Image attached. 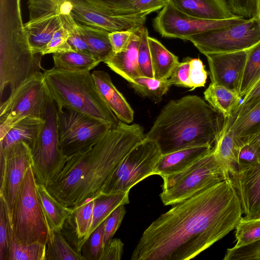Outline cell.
<instances>
[{
  "mask_svg": "<svg viewBox=\"0 0 260 260\" xmlns=\"http://www.w3.org/2000/svg\"><path fill=\"white\" fill-rule=\"evenodd\" d=\"M143 232L132 260H188L235 229L242 217L229 178L174 205Z\"/></svg>",
  "mask_w": 260,
  "mask_h": 260,
  "instance_id": "cell-1",
  "label": "cell"
},
{
  "mask_svg": "<svg viewBox=\"0 0 260 260\" xmlns=\"http://www.w3.org/2000/svg\"><path fill=\"white\" fill-rule=\"evenodd\" d=\"M144 138L139 124L119 120L95 144L67 157L46 189L59 203L72 209L96 198L124 157Z\"/></svg>",
  "mask_w": 260,
  "mask_h": 260,
  "instance_id": "cell-2",
  "label": "cell"
},
{
  "mask_svg": "<svg viewBox=\"0 0 260 260\" xmlns=\"http://www.w3.org/2000/svg\"><path fill=\"white\" fill-rule=\"evenodd\" d=\"M226 119L200 96L188 95L168 102L145 138L155 141L161 154L212 146Z\"/></svg>",
  "mask_w": 260,
  "mask_h": 260,
  "instance_id": "cell-3",
  "label": "cell"
},
{
  "mask_svg": "<svg viewBox=\"0 0 260 260\" xmlns=\"http://www.w3.org/2000/svg\"><path fill=\"white\" fill-rule=\"evenodd\" d=\"M31 50L22 23L20 0H1L0 95L41 72V57Z\"/></svg>",
  "mask_w": 260,
  "mask_h": 260,
  "instance_id": "cell-4",
  "label": "cell"
},
{
  "mask_svg": "<svg viewBox=\"0 0 260 260\" xmlns=\"http://www.w3.org/2000/svg\"><path fill=\"white\" fill-rule=\"evenodd\" d=\"M43 74L58 108L72 109L113 126L118 123L119 120L102 96L90 71L54 67Z\"/></svg>",
  "mask_w": 260,
  "mask_h": 260,
  "instance_id": "cell-5",
  "label": "cell"
},
{
  "mask_svg": "<svg viewBox=\"0 0 260 260\" xmlns=\"http://www.w3.org/2000/svg\"><path fill=\"white\" fill-rule=\"evenodd\" d=\"M9 219L15 237L21 243L47 244L50 231L32 167L27 169L18 188L9 209Z\"/></svg>",
  "mask_w": 260,
  "mask_h": 260,
  "instance_id": "cell-6",
  "label": "cell"
},
{
  "mask_svg": "<svg viewBox=\"0 0 260 260\" xmlns=\"http://www.w3.org/2000/svg\"><path fill=\"white\" fill-rule=\"evenodd\" d=\"M159 196L164 205H175L229 178L217 160L213 147L185 170L162 177Z\"/></svg>",
  "mask_w": 260,
  "mask_h": 260,
  "instance_id": "cell-7",
  "label": "cell"
},
{
  "mask_svg": "<svg viewBox=\"0 0 260 260\" xmlns=\"http://www.w3.org/2000/svg\"><path fill=\"white\" fill-rule=\"evenodd\" d=\"M52 100L43 73H37L22 82L1 104L0 139L25 117L44 119Z\"/></svg>",
  "mask_w": 260,
  "mask_h": 260,
  "instance_id": "cell-8",
  "label": "cell"
},
{
  "mask_svg": "<svg viewBox=\"0 0 260 260\" xmlns=\"http://www.w3.org/2000/svg\"><path fill=\"white\" fill-rule=\"evenodd\" d=\"M161 155L157 143L144 138L126 154L105 184L101 193L129 191L146 178L155 175Z\"/></svg>",
  "mask_w": 260,
  "mask_h": 260,
  "instance_id": "cell-9",
  "label": "cell"
},
{
  "mask_svg": "<svg viewBox=\"0 0 260 260\" xmlns=\"http://www.w3.org/2000/svg\"><path fill=\"white\" fill-rule=\"evenodd\" d=\"M57 110L56 104L51 100L47 107L44 124L30 147L33 160L32 168L37 183L45 186L60 171L67 158L59 146Z\"/></svg>",
  "mask_w": 260,
  "mask_h": 260,
  "instance_id": "cell-10",
  "label": "cell"
},
{
  "mask_svg": "<svg viewBox=\"0 0 260 260\" xmlns=\"http://www.w3.org/2000/svg\"><path fill=\"white\" fill-rule=\"evenodd\" d=\"M57 124L60 148L67 157L92 146L113 127L66 108H58Z\"/></svg>",
  "mask_w": 260,
  "mask_h": 260,
  "instance_id": "cell-11",
  "label": "cell"
},
{
  "mask_svg": "<svg viewBox=\"0 0 260 260\" xmlns=\"http://www.w3.org/2000/svg\"><path fill=\"white\" fill-rule=\"evenodd\" d=\"M187 40L204 55L248 50L260 42V23L252 17L241 23L193 35Z\"/></svg>",
  "mask_w": 260,
  "mask_h": 260,
  "instance_id": "cell-12",
  "label": "cell"
},
{
  "mask_svg": "<svg viewBox=\"0 0 260 260\" xmlns=\"http://www.w3.org/2000/svg\"><path fill=\"white\" fill-rule=\"evenodd\" d=\"M245 19L243 17L227 20L199 19L183 13L168 2L154 19L153 26L163 37L187 40L193 35L241 23Z\"/></svg>",
  "mask_w": 260,
  "mask_h": 260,
  "instance_id": "cell-13",
  "label": "cell"
},
{
  "mask_svg": "<svg viewBox=\"0 0 260 260\" xmlns=\"http://www.w3.org/2000/svg\"><path fill=\"white\" fill-rule=\"evenodd\" d=\"M71 14L79 24L103 29L110 32L134 30L144 26L150 12L129 15L115 16L106 12L89 0H69Z\"/></svg>",
  "mask_w": 260,
  "mask_h": 260,
  "instance_id": "cell-14",
  "label": "cell"
},
{
  "mask_svg": "<svg viewBox=\"0 0 260 260\" xmlns=\"http://www.w3.org/2000/svg\"><path fill=\"white\" fill-rule=\"evenodd\" d=\"M32 165L30 147L23 141L17 142L5 150L0 149V196L5 200L9 209L27 169Z\"/></svg>",
  "mask_w": 260,
  "mask_h": 260,
  "instance_id": "cell-15",
  "label": "cell"
},
{
  "mask_svg": "<svg viewBox=\"0 0 260 260\" xmlns=\"http://www.w3.org/2000/svg\"><path fill=\"white\" fill-rule=\"evenodd\" d=\"M248 50L205 55L211 82L239 94Z\"/></svg>",
  "mask_w": 260,
  "mask_h": 260,
  "instance_id": "cell-16",
  "label": "cell"
},
{
  "mask_svg": "<svg viewBox=\"0 0 260 260\" xmlns=\"http://www.w3.org/2000/svg\"><path fill=\"white\" fill-rule=\"evenodd\" d=\"M239 197L245 218H260V162L229 176Z\"/></svg>",
  "mask_w": 260,
  "mask_h": 260,
  "instance_id": "cell-17",
  "label": "cell"
},
{
  "mask_svg": "<svg viewBox=\"0 0 260 260\" xmlns=\"http://www.w3.org/2000/svg\"><path fill=\"white\" fill-rule=\"evenodd\" d=\"M94 199H88L73 209L72 215L66 220L61 232L74 249L81 253L82 248L90 236L92 221Z\"/></svg>",
  "mask_w": 260,
  "mask_h": 260,
  "instance_id": "cell-18",
  "label": "cell"
},
{
  "mask_svg": "<svg viewBox=\"0 0 260 260\" xmlns=\"http://www.w3.org/2000/svg\"><path fill=\"white\" fill-rule=\"evenodd\" d=\"M177 9L192 17L208 20L242 17L234 14L226 0H166Z\"/></svg>",
  "mask_w": 260,
  "mask_h": 260,
  "instance_id": "cell-19",
  "label": "cell"
},
{
  "mask_svg": "<svg viewBox=\"0 0 260 260\" xmlns=\"http://www.w3.org/2000/svg\"><path fill=\"white\" fill-rule=\"evenodd\" d=\"M91 75L105 101L119 120L131 123L134 119V111L122 93L112 82L109 74L101 70Z\"/></svg>",
  "mask_w": 260,
  "mask_h": 260,
  "instance_id": "cell-20",
  "label": "cell"
},
{
  "mask_svg": "<svg viewBox=\"0 0 260 260\" xmlns=\"http://www.w3.org/2000/svg\"><path fill=\"white\" fill-rule=\"evenodd\" d=\"M143 26L133 32L129 43L124 49L119 52L114 53L104 62L112 71L129 83L137 77L141 76L138 55Z\"/></svg>",
  "mask_w": 260,
  "mask_h": 260,
  "instance_id": "cell-21",
  "label": "cell"
},
{
  "mask_svg": "<svg viewBox=\"0 0 260 260\" xmlns=\"http://www.w3.org/2000/svg\"><path fill=\"white\" fill-rule=\"evenodd\" d=\"M212 148L211 146H196L161 154L155 175L163 177L181 172L209 152Z\"/></svg>",
  "mask_w": 260,
  "mask_h": 260,
  "instance_id": "cell-22",
  "label": "cell"
},
{
  "mask_svg": "<svg viewBox=\"0 0 260 260\" xmlns=\"http://www.w3.org/2000/svg\"><path fill=\"white\" fill-rule=\"evenodd\" d=\"M62 25L60 13H52L24 24L32 51L42 53L51 40L55 32Z\"/></svg>",
  "mask_w": 260,
  "mask_h": 260,
  "instance_id": "cell-23",
  "label": "cell"
},
{
  "mask_svg": "<svg viewBox=\"0 0 260 260\" xmlns=\"http://www.w3.org/2000/svg\"><path fill=\"white\" fill-rule=\"evenodd\" d=\"M232 118L226 119L213 147L214 152L217 160L229 177L238 169V154L240 148L237 139L230 129Z\"/></svg>",
  "mask_w": 260,
  "mask_h": 260,
  "instance_id": "cell-24",
  "label": "cell"
},
{
  "mask_svg": "<svg viewBox=\"0 0 260 260\" xmlns=\"http://www.w3.org/2000/svg\"><path fill=\"white\" fill-rule=\"evenodd\" d=\"M44 121V119L32 116L22 119L0 139V149L5 150L19 141H23L30 147L37 139Z\"/></svg>",
  "mask_w": 260,
  "mask_h": 260,
  "instance_id": "cell-25",
  "label": "cell"
},
{
  "mask_svg": "<svg viewBox=\"0 0 260 260\" xmlns=\"http://www.w3.org/2000/svg\"><path fill=\"white\" fill-rule=\"evenodd\" d=\"M204 95L207 103L225 119L231 118L235 115L242 99L238 93L212 82Z\"/></svg>",
  "mask_w": 260,
  "mask_h": 260,
  "instance_id": "cell-26",
  "label": "cell"
},
{
  "mask_svg": "<svg viewBox=\"0 0 260 260\" xmlns=\"http://www.w3.org/2000/svg\"><path fill=\"white\" fill-rule=\"evenodd\" d=\"M37 189L50 231L61 232L66 220L72 215L73 209L59 203L44 185L37 183Z\"/></svg>",
  "mask_w": 260,
  "mask_h": 260,
  "instance_id": "cell-27",
  "label": "cell"
},
{
  "mask_svg": "<svg viewBox=\"0 0 260 260\" xmlns=\"http://www.w3.org/2000/svg\"><path fill=\"white\" fill-rule=\"evenodd\" d=\"M154 78L167 80L179 63L178 57L169 51L159 41L148 37Z\"/></svg>",
  "mask_w": 260,
  "mask_h": 260,
  "instance_id": "cell-28",
  "label": "cell"
},
{
  "mask_svg": "<svg viewBox=\"0 0 260 260\" xmlns=\"http://www.w3.org/2000/svg\"><path fill=\"white\" fill-rule=\"evenodd\" d=\"M78 23L80 32L88 47L92 57L100 63L104 62L114 53L109 38L110 32Z\"/></svg>",
  "mask_w": 260,
  "mask_h": 260,
  "instance_id": "cell-29",
  "label": "cell"
},
{
  "mask_svg": "<svg viewBox=\"0 0 260 260\" xmlns=\"http://www.w3.org/2000/svg\"><path fill=\"white\" fill-rule=\"evenodd\" d=\"M230 129L240 145L250 137L260 131V100L247 111L235 114Z\"/></svg>",
  "mask_w": 260,
  "mask_h": 260,
  "instance_id": "cell-30",
  "label": "cell"
},
{
  "mask_svg": "<svg viewBox=\"0 0 260 260\" xmlns=\"http://www.w3.org/2000/svg\"><path fill=\"white\" fill-rule=\"evenodd\" d=\"M129 202L128 191L101 193L95 198L90 235L115 209L120 205L128 204Z\"/></svg>",
  "mask_w": 260,
  "mask_h": 260,
  "instance_id": "cell-31",
  "label": "cell"
},
{
  "mask_svg": "<svg viewBox=\"0 0 260 260\" xmlns=\"http://www.w3.org/2000/svg\"><path fill=\"white\" fill-rule=\"evenodd\" d=\"M45 260H86L69 243L61 232H50L46 244Z\"/></svg>",
  "mask_w": 260,
  "mask_h": 260,
  "instance_id": "cell-32",
  "label": "cell"
},
{
  "mask_svg": "<svg viewBox=\"0 0 260 260\" xmlns=\"http://www.w3.org/2000/svg\"><path fill=\"white\" fill-rule=\"evenodd\" d=\"M54 67L70 71H89L100 63L91 55L74 51L53 54Z\"/></svg>",
  "mask_w": 260,
  "mask_h": 260,
  "instance_id": "cell-33",
  "label": "cell"
},
{
  "mask_svg": "<svg viewBox=\"0 0 260 260\" xmlns=\"http://www.w3.org/2000/svg\"><path fill=\"white\" fill-rule=\"evenodd\" d=\"M46 250V245L42 243L25 244L19 242L10 224L8 260H45Z\"/></svg>",
  "mask_w": 260,
  "mask_h": 260,
  "instance_id": "cell-34",
  "label": "cell"
},
{
  "mask_svg": "<svg viewBox=\"0 0 260 260\" xmlns=\"http://www.w3.org/2000/svg\"><path fill=\"white\" fill-rule=\"evenodd\" d=\"M138 94L155 103L160 102L172 85L170 80L139 76L129 82Z\"/></svg>",
  "mask_w": 260,
  "mask_h": 260,
  "instance_id": "cell-35",
  "label": "cell"
},
{
  "mask_svg": "<svg viewBox=\"0 0 260 260\" xmlns=\"http://www.w3.org/2000/svg\"><path fill=\"white\" fill-rule=\"evenodd\" d=\"M260 78V42L248 50L239 95L244 96Z\"/></svg>",
  "mask_w": 260,
  "mask_h": 260,
  "instance_id": "cell-36",
  "label": "cell"
},
{
  "mask_svg": "<svg viewBox=\"0 0 260 260\" xmlns=\"http://www.w3.org/2000/svg\"><path fill=\"white\" fill-rule=\"evenodd\" d=\"M237 243L235 247H239L260 239V218L246 219L243 217L236 228Z\"/></svg>",
  "mask_w": 260,
  "mask_h": 260,
  "instance_id": "cell-37",
  "label": "cell"
},
{
  "mask_svg": "<svg viewBox=\"0 0 260 260\" xmlns=\"http://www.w3.org/2000/svg\"><path fill=\"white\" fill-rule=\"evenodd\" d=\"M167 3L166 0H128L119 6L113 15L122 16L145 12L152 13L162 9Z\"/></svg>",
  "mask_w": 260,
  "mask_h": 260,
  "instance_id": "cell-38",
  "label": "cell"
},
{
  "mask_svg": "<svg viewBox=\"0 0 260 260\" xmlns=\"http://www.w3.org/2000/svg\"><path fill=\"white\" fill-rule=\"evenodd\" d=\"M105 220L91 234L84 244L81 253L86 260H100L105 246Z\"/></svg>",
  "mask_w": 260,
  "mask_h": 260,
  "instance_id": "cell-39",
  "label": "cell"
},
{
  "mask_svg": "<svg viewBox=\"0 0 260 260\" xmlns=\"http://www.w3.org/2000/svg\"><path fill=\"white\" fill-rule=\"evenodd\" d=\"M68 0H28V21H32L52 13H60L62 5Z\"/></svg>",
  "mask_w": 260,
  "mask_h": 260,
  "instance_id": "cell-40",
  "label": "cell"
},
{
  "mask_svg": "<svg viewBox=\"0 0 260 260\" xmlns=\"http://www.w3.org/2000/svg\"><path fill=\"white\" fill-rule=\"evenodd\" d=\"M147 28L142 27L141 40L138 49V62L141 76L154 78L151 54L149 47Z\"/></svg>",
  "mask_w": 260,
  "mask_h": 260,
  "instance_id": "cell-41",
  "label": "cell"
},
{
  "mask_svg": "<svg viewBox=\"0 0 260 260\" xmlns=\"http://www.w3.org/2000/svg\"><path fill=\"white\" fill-rule=\"evenodd\" d=\"M9 208L0 196V260H8L9 238Z\"/></svg>",
  "mask_w": 260,
  "mask_h": 260,
  "instance_id": "cell-42",
  "label": "cell"
},
{
  "mask_svg": "<svg viewBox=\"0 0 260 260\" xmlns=\"http://www.w3.org/2000/svg\"><path fill=\"white\" fill-rule=\"evenodd\" d=\"M224 260H260V239L239 247L228 248Z\"/></svg>",
  "mask_w": 260,
  "mask_h": 260,
  "instance_id": "cell-43",
  "label": "cell"
},
{
  "mask_svg": "<svg viewBox=\"0 0 260 260\" xmlns=\"http://www.w3.org/2000/svg\"><path fill=\"white\" fill-rule=\"evenodd\" d=\"M69 32L63 24L55 32L42 55L73 51L68 42Z\"/></svg>",
  "mask_w": 260,
  "mask_h": 260,
  "instance_id": "cell-44",
  "label": "cell"
},
{
  "mask_svg": "<svg viewBox=\"0 0 260 260\" xmlns=\"http://www.w3.org/2000/svg\"><path fill=\"white\" fill-rule=\"evenodd\" d=\"M126 213L124 205L115 209L105 220L104 242L105 245L111 240L119 228Z\"/></svg>",
  "mask_w": 260,
  "mask_h": 260,
  "instance_id": "cell-45",
  "label": "cell"
},
{
  "mask_svg": "<svg viewBox=\"0 0 260 260\" xmlns=\"http://www.w3.org/2000/svg\"><path fill=\"white\" fill-rule=\"evenodd\" d=\"M208 73L199 58H190L189 84L191 90L204 87L207 81Z\"/></svg>",
  "mask_w": 260,
  "mask_h": 260,
  "instance_id": "cell-46",
  "label": "cell"
},
{
  "mask_svg": "<svg viewBox=\"0 0 260 260\" xmlns=\"http://www.w3.org/2000/svg\"><path fill=\"white\" fill-rule=\"evenodd\" d=\"M189 58L179 62L169 78L172 85L189 88Z\"/></svg>",
  "mask_w": 260,
  "mask_h": 260,
  "instance_id": "cell-47",
  "label": "cell"
},
{
  "mask_svg": "<svg viewBox=\"0 0 260 260\" xmlns=\"http://www.w3.org/2000/svg\"><path fill=\"white\" fill-rule=\"evenodd\" d=\"M257 162L258 155L254 146L248 142L242 144L239 150L238 170Z\"/></svg>",
  "mask_w": 260,
  "mask_h": 260,
  "instance_id": "cell-48",
  "label": "cell"
},
{
  "mask_svg": "<svg viewBox=\"0 0 260 260\" xmlns=\"http://www.w3.org/2000/svg\"><path fill=\"white\" fill-rule=\"evenodd\" d=\"M227 2L234 14L245 19H249L253 17L255 0H227Z\"/></svg>",
  "mask_w": 260,
  "mask_h": 260,
  "instance_id": "cell-49",
  "label": "cell"
},
{
  "mask_svg": "<svg viewBox=\"0 0 260 260\" xmlns=\"http://www.w3.org/2000/svg\"><path fill=\"white\" fill-rule=\"evenodd\" d=\"M124 244L119 238L112 239L105 245L100 260H120L123 252Z\"/></svg>",
  "mask_w": 260,
  "mask_h": 260,
  "instance_id": "cell-50",
  "label": "cell"
},
{
  "mask_svg": "<svg viewBox=\"0 0 260 260\" xmlns=\"http://www.w3.org/2000/svg\"><path fill=\"white\" fill-rule=\"evenodd\" d=\"M135 30L109 32V38L114 53L119 52L127 46Z\"/></svg>",
  "mask_w": 260,
  "mask_h": 260,
  "instance_id": "cell-51",
  "label": "cell"
},
{
  "mask_svg": "<svg viewBox=\"0 0 260 260\" xmlns=\"http://www.w3.org/2000/svg\"><path fill=\"white\" fill-rule=\"evenodd\" d=\"M260 100V78L244 96L235 114H240L248 110Z\"/></svg>",
  "mask_w": 260,
  "mask_h": 260,
  "instance_id": "cell-52",
  "label": "cell"
},
{
  "mask_svg": "<svg viewBox=\"0 0 260 260\" xmlns=\"http://www.w3.org/2000/svg\"><path fill=\"white\" fill-rule=\"evenodd\" d=\"M103 9L109 14L114 15L115 10L121 4L128 0H89Z\"/></svg>",
  "mask_w": 260,
  "mask_h": 260,
  "instance_id": "cell-53",
  "label": "cell"
},
{
  "mask_svg": "<svg viewBox=\"0 0 260 260\" xmlns=\"http://www.w3.org/2000/svg\"><path fill=\"white\" fill-rule=\"evenodd\" d=\"M246 142L250 143L255 148L258 153V162H260V131L247 139L244 143Z\"/></svg>",
  "mask_w": 260,
  "mask_h": 260,
  "instance_id": "cell-54",
  "label": "cell"
},
{
  "mask_svg": "<svg viewBox=\"0 0 260 260\" xmlns=\"http://www.w3.org/2000/svg\"><path fill=\"white\" fill-rule=\"evenodd\" d=\"M260 23V0H255V8L253 17Z\"/></svg>",
  "mask_w": 260,
  "mask_h": 260,
  "instance_id": "cell-55",
  "label": "cell"
}]
</instances>
